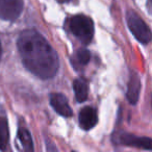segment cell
I'll return each instance as SVG.
<instances>
[{"instance_id": "cell-1", "label": "cell", "mask_w": 152, "mask_h": 152, "mask_svg": "<svg viewBox=\"0 0 152 152\" xmlns=\"http://www.w3.org/2000/svg\"><path fill=\"white\" fill-rule=\"evenodd\" d=\"M17 47L24 67L30 73L41 79L54 77L59 68L58 56L40 32L23 30L18 38Z\"/></svg>"}, {"instance_id": "cell-2", "label": "cell", "mask_w": 152, "mask_h": 152, "mask_svg": "<svg viewBox=\"0 0 152 152\" xmlns=\"http://www.w3.org/2000/svg\"><path fill=\"white\" fill-rule=\"evenodd\" d=\"M69 29L83 44H90L94 37V22L85 15L74 16L69 21Z\"/></svg>"}, {"instance_id": "cell-3", "label": "cell", "mask_w": 152, "mask_h": 152, "mask_svg": "<svg viewBox=\"0 0 152 152\" xmlns=\"http://www.w3.org/2000/svg\"><path fill=\"white\" fill-rule=\"evenodd\" d=\"M126 22L129 30L142 44H148L151 41V30L137 14L132 11L126 13Z\"/></svg>"}, {"instance_id": "cell-4", "label": "cell", "mask_w": 152, "mask_h": 152, "mask_svg": "<svg viewBox=\"0 0 152 152\" xmlns=\"http://www.w3.org/2000/svg\"><path fill=\"white\" fill-rule=\"evenodd\" d=\"M112 141L116 145H123L129 146V147H137L142 148V149L151 150L152 141L150 137H137L131 133H127L124 131H117L113 133Z\"/></svg>"}, {"instance_id": "cell-5", "label": "cell", "mask_w": 152, "mask_h": 152, "mask_svg": "<svg viewBox=\"0 0 152 152\" xmlns=\"http://www.w3.org/2000/svg\"><path fill=\"white\" fill-rule=\"evenodd\" d=\"M23 0H0V19L15 21L23 11Z\"/></svg>"}, {"instance_id": "cell-6", "label": "cell", "mask_w": 152, "mask_h": 152, "mask_svg": "<svg viewBox=\"0 0 152 152\" xmlns=\"http://www.w3.org/2000/svg\"><path fill=\"white\" fill-rule=\"evenodd\" d=\"M79 126L83 130H90L96 126L98 122L97 112L92 106H86L79 113Z\"/></svg>"}, {"instance_id": "cell-7", "label": "cell", "mask_w": 152, "mask_h": 152, "mask_svg": "<svg viewBox=\"0 0 152 152\" xmlns=\"http://www.w3.org/2000/svg\"><path fill=\"white\" fill-rule=\"evenodd\" d=\"M50 105L55 110V112L63 117H71L73 115L71 107L68 103V99L59 93H53L50 95Z\"/></svg>"}, {"instance_id": "cell-8", "label": "cell", "mask_w": 152, "mask_h": 152, "mask_svg": "<svg viewBox=\"0 0 152 152\" xmlns=\"http://www.w3.org/2000/svg\"><path fill=\"white\" fill-rule=\"evenodd\" d=\"M140 91H141V80L140 77L137 73L132 72L129 77L128 83H127V92H126V97L128 101L130 102L132 105H134L139 100Z\"/></svg>"}, {"instance_id": "cell-9", "label": "cell", "mask_w": 152, "mask_h": 152, "mask_svg": "<svg viewBox=\"0 0 152 152\" xmlns=\"http://www.w3.org/2000/svg\"><path fill=\"white\" fill-rule=\"evenodd\" d=\"M73 90L75 93V99L79 103H83L88 99L89 85L85 78H77L73 83Z\"/></svg>"}, {"instance_id": "cell-10", "label": "cell", "mask_w": 152, "mask_h": 152, "mask_svg": "<svg viewBox=\"0 0 152 152\" xmlns=\"http://www.w3.org/2000/svg\"><path fill=\"white\" fill-rule=\"evenodd\" d=\"M91 58V54H90L89 50L87 49H78V50L74 52L70 57L71 64L76 70H79L81 68H83L85 66H87Z\"/></svg>"}, {"instance_id": "cell-11", "label": "cell", "mask_w": 152, "mask_h": 152, "mask_svg": "<svg viewBox=\"0 0 152 152\" xmlns=\"http://www.w3.org/2000/svg\"><path fill=\"white\" fill-rule=\"evenodd\" d=\"M10 140L9 123L5 117H0V150H5Z\"/></svg>"}, {"instance_id": "cell-12", "label": "cell", "mask_w": 152, "mask_h": 152, "mask_svg": "<svg viewBox=\"0 0 152 152\" xmlns=\"http://www.w3.org/2000/svg\"><path fill=\"white\" fill-rule=\"evenodd\" d=\"M18 139L21 143L22 147L26 151H34V143L30 132L25 128H19L18 130Z\"/></svg>"}, {"instance_id": "cell-13", "label": "cell", "mask_w": 152, "mask_h": 152, "mask_svg": "<svg viewBox=\"0 0 152 152\" xmlns=\"http://www.w3.org/2000/svg\"><path fill=\"white\" fill-rule=\"evenodd\" d=\"M58 2H61V3H65V2H69L70 0H57Z\"/></svg>"}, {"instance_id": "cell-14", "label": "cell", "mask_w": 152, "mask_h": 152, "mask_svg": "<svg viewBox=\"0 0 152 152\" xmlns=\"http://www.w3.org/2000/svg\"><path fill=\"white\" fill-rule=\"evenodd\" d=\"M1 55H2V48H1V43H0V61H1Z\"/></svg>"}]
</instances>
